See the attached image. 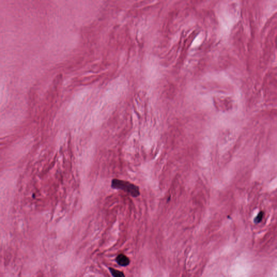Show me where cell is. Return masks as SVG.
<instances>
[{
	"mask_svg": "<svg viewBox=\"0 0 277 277\" xmlns=\"http://www.w3.org/2000/svg\"><path fill=\"white\" fill-rule=\"evenodd\" d=\"M111 187L124 191L133 198H137L140 195V189L137 185L124 180L113 179L111 181Z\"/></svg>",
	"mask_w": 277,
	"mask_h": 277,
	"instance_id": "6da1fadb",
	"label": "cell"
},
{
	"mask_svg": "<svg viewBox=\"0 0 277 277\" xmlns=\"http://www.w3.org/2000/svg\"><path fill=\"white\" fill-rule=\"evenodd\" d=\"M116 262L120 266H127L130 263V260L126 255L120 254L116 258Z\"/></svg>",
	"mask_w": 277,
	"mask_h": 277,
	"instance_id": "7a4b0ae2",
	"label": "cell"
},
{
	"mask_svg": "<svg viewBox=\"0 0 277 277\" xmlns=\"http://www.w3.org/2000/svg\"><path fill=\"white\" fill-rule=\"evenodd\" d=\"M109 269L113 277H125L124 273L120 271L113 268H109Z\"/></svg>",
	"mask_w": 277,
	"mask_h": 277,
	"instance_id": "3957f363",
	"label": "cell"
},
{
	"mask_svg": "<svg viewBox=\"0 0 277 277\" xmlns=\"http://www.w3.org/2000/svg\"><path fill=\"white\" fill-rule=\"evenodd\" d=\"M263 217H264V213L263 212H260L259 213H258V214L257 215V217L255 218V220H254V222L256 224H258V223H259L260 222L262 221V219L263 218Z\"/></svg>",
	"mask_w": 277,
	"mask_h": 277,
	"instance_id": "277c9868",
	"label": "cell"
}]
</instances>
